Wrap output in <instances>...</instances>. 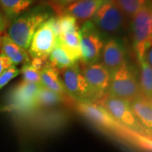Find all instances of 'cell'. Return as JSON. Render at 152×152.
<instances>
[{"mask_svg":"<svg viewBox=\"0 0 152 152\" xmlns=\"http://www.w3.org/2000/svg\"><path fill=\"white\" fill-rule=\"evenodd\" d=\"M53 15V10L48 4L31 7L10 23L8 36L13 42L28 50L37 30Z\"/></svg>","mask_w":152,"mask_h":152,"instance_id":"cell-1","label":"cell"},{"mask_svg":"<svg viewBox=\"0 0 152 152\" xmlns=\"http://www.w3.org/2000/svg\"><path fill=\"white\" fill-rule=\"evenodd\" d=\"M22 128L34 134H50L65 126L69 114L62 108L37 109L21 116H16Z\"/></svg>","mask_w":152,"mask_h":152,"instance_id":"cell-2","label":"cell"},{"mask_svg":"<svg viewBox=\"0 0 152 152\" xmlns=\"http://www.w3.org/2000/svg\"><path fill=\"white\" fill-rule=\"evenodd\" d=\"M73 108L98 129L128 143L132 132L118 124L101 105L95 102H75Z\"/></svg>","mask_w":152,"mask_h":152,"instance_id":"cell-3","label":"cell"},{"mask_svg":"<svg viewBox=\"0 0 152 152\" xmlns=\"http://www.w3.org/2000/svg\"><path fill=\"white\" fill-rule=\"evenodd\" d=\"M104 37H120L129 30V20L115 0H107L91 20Z\"/></svg>","mask_w":152,"mask_h":152,"instance_id":"cell-4","label":"cell"},{"mask_svg":"<svg viewBox=\"0 0 152 152\" xmlns=\"http://www.w3.org/2000/svg\"><path fill=\"white\" fill-rule=\"evenodd\" d=\"M152 0L133 17L129 23L133 49L138 62L145 58L146 52L152 48Z\"/></svg>","mask_w":152,"mask_h":152,"instance_id":"cell-5","label":"cell"},{"mask_svg":"<svg viewBox=\"0 0 152 152\" xmlns=\"http://www.w3.org/2000/svg\"><path fill=\"white\" fill-rule=\"evenodd\" d=\"M107 95L129 102L141 96L138 71L135 68L126 63L114 71Z\"/></svg>","mask_w":152,"mask_h":152,"instance_id":"cell-6","label":"cell"},{"mask_svg":"<svg viewBox=\"0 0 152 152\" xmlns=\"http://www.w3.org/2000/svg\"><path fill=\"white\" fill-rule=\"evenodd\" d=\"M42 84L30 83L22 80L8 92L5 110L15 116H21L37 110L36 100Z\"/></svg>","mask_w":152,"mask_h":152,"instance_id":"cell-7","label":"cell"},{"mask_svg":"<svg viewBox=\"0 0 152 152\" xmlns=\"http://www.w3.org/2000/svg\"><path fill=\"white\" fill-rule=\"evenodd\" d=\"M96 102L106 109L114 119L126 129L138 134L146 135L136 118L129 101L106 95Z\"/></svg>","mask_w":152,"mask_h":152,"instance_id":"cell-8","label":"cell"},{"mask_svg":"<svg viewBox=\"0 0 152 152\" xmlns=\"http://www.w3.org/2000/svg\"><path fill=\"white\" fill-rule=\"evenodd\" d=\"M81 61L85 65L98 63L103 49L106 38L97 30L91 20L82 23L80 28Z\"/></svg>","mask_w":152,"mask_h":152,"instance_id":"cell-9","label":"cell"},{"mask_svg":"<svg viewBox=\"0 0 152 152\" xmlns=\"http://www.w3.org/2000/svg\"><path fill=\"white\" fill-rule=\"evenodd\" d=\"M60 77L66 92L75 102H93L86 80L78 63L59 71Z\"/></svg>","mask_w":152,"mask_h":152,"instance_id":"cell-10","label":"cell"},{"mask_svg":"<svg viewBox=\"0 0 152 152\" xmlns=\"http://www.w3.org/2000/svg\"><path fill=\"white\" fill-rule=\"evenodd\" d=\"M81 69L91 93L93 102H96L107 95L112 74L99 62L88 65L82 64Z\"/></svg>","mask_w":152,"mask_h":152,"instance_id":"cell-11","label":"cell"},{"mask_svg":"<svg viewBox=\"0 0 152 152\" xmlns=\"http://www.w3.org/2000/svg\"><path fill=\"white\" fill-rule=\"evenodd\" d=\"M58 42V39L50 27L48 20L45 21L39 26L33 36L30 48L28 49L30 57L31 58H42L48 59L49 55Z\"/></svg>","mask_w":152,"mask_h":152,"instance_id":"cell-12","label":"cell"},{"mask_svg":"<svg viewBox=\"0 0 152 152\" xmlns=\"http://www.w3.org/2000/svg\"><path fill=\"white\" fill-rule=\"evenodd\" d=\"M101 58L102 65L113 74L125 64L126 48L124 40L121 37H109L106 40Z\"/></svg>","mask_w":152,"mask_h":152,"instance_id":"cell-13","label":"cell"},{"mask_svg":"<svg viewBox=\"0 0 152 152\" xmlns=\"http://www.w3.org/2000/svg\"><path fill=\"white\" fill-rule=\"evenodd\" d=\"M107 0H80L63 8L57 15H69L78 22L91 20Z\"/></svg>","mask_w":152,"mask_h":152,"instance_id":"cell-14","label":"cell"},{"mask_svg":"<svg viewBox=\"0 0 152 152\" xmlns=\"http://www.w3.org/2000/svg\"><path fill=\"white\" fill-rule=\"evenodd\" d=\"M75 103V101L70 96H62L46 88L42 85H41L39 88L36 100L37 109L55 108L59 106H65L69 108H73Z\"/></svg>","mask_w":152,"mask_h":152,"instance_id":"cell-15","label":"cell"},{"mask_svg":"<svg viewBox=\"0 0 152 152\" xmlns=\"http://www.w3.org/2000/svg\"><path fill=\"white\" fill-rule=\"evenodd\" d=\"M129 102L145 134L152 138V100L140 96Z\"/></svg>","mask_w":152,"mask_h":152,"instance_id":"cell-16","label":"cell"},{"mask_svg":"<svg viewBox=\"0 0 152 152\" xmlns=\"http://www.w3.org/2000/svg\"><path fill=\"white\" fill-rule=\"evenodd\" d=\"M1 51L12 61L14 65L27 64L31 63V57L27 50L13 42L8 35L1 37Z\"/></svg>","mask_w":152,"mask_h":152,"instance_id":"cell-17","label":"cell"},{"mask_svg":"<svg viewBox=\"0 0 152 152\" xmlns=\"http://www.w3.org/2000/svg\"><path fill=\"white\" fill-rule=\"evenodd\" d=\"M37 0H0V10L9 23L30 10Z\"/></svg>","mask_w":152,"mask_h":152,"instance_id":"cell-18","label":"cell"},{"mask_svg":"<svg viewBox=\"0 0 152 152\" xmlns=\"http://www.w3.org/2000/svg\"><path fill=\"white\" fill-rule=\"evenodd\" d=\"M42 85L54 92L62 96H69L66 92L60 77L59 71L48 64L40 72Z\"/></svg>","mask_w":152,"mask_h":152,"instance_id":"cell-19","label":"cell"},{"mask_svg":"<svg viewBox=\"0 0 152 152\" xmlns=\"http://www.w3.org/2000/svg\"><path fill=\"white\" fill-rule=\"evenodd\" d=\"M58 42L76 62L81 60L80 30L62 34L58 38Z\"/></svg>","mask_w":152,"mask_h":152,"instance_id":"cell-20","label":"cell"},{"mask_svg":"<svg viewBox=\"0 0 152 152\" xmlns=\"http://www.w3.org/2000/svg\"><path fill=\"white\" fill-rule=\"evenodd\" d=\"M48 60L49 64L58 71L68 69L78 63L69 54V53L61 46L59 42H58L50 53Z\"/></svg>","mask_w":152,"mask_h":152,"instance_id":"cell-21","label":"cell"},{"mask_svg":"<svg viewBox=\"0 0 152 152\" xmlns=\"http://www.w3.org/2000/svg\"><path fill=\"white\" fill-rule=\"evenodd\" d=\"M140 75L139 83L141 96L152 100V69L149 65L146 58L139 61Z\"/></svg>","mask_w":152,"mask_h":152,"instance_id":"cell-22","label":"cell"},{"mask_svg":"<svg viewBox=\"0 0 152 152\" xmlns=\"http://www.w3.org/2000/svg\"><path fill=\"white\" fill-rule=\"evenodd\" d=\"M150 0H115L120 10L125 17L130 20L143 7L146 5Z\"/></svg>","mask_w":152,"mask_h":152,"instance_id":"cell-23","label":"cell"},{"mask_svg":"<svg viewBox=\"0 0 152 152\" xmlns=\"http://www.w3.org/2000/svg\"><path fill=\"white\" fill-rule=\"evenodd\" d=\"M20 73H21L22 77H23V80L30 82V83L42 84L40 72L37 70L35 68H33L30 64H24L22 66Z\"/></svg>","mask_w":152,"mask_h":152,"instance_id":"cell-24","label":"cell"},{"mask_svg":"<svg viewBox=\"0 0 152 152\" xmlns=\"http://www.w3.org/2000/svg\"><path fill=\"white\" fill-rule=\"evenodd\" d=\"M58 16L59 17L61 35L64 33L69 32V31L80 30L79 26H78V21L76 20L75 18H74L69 15H61Z\"/></svg>","mask_w":152,"mask_h":152,"instance_id":"cell-25","label":"cell"},{"mask_svg":"<svg viewBox=\"0 0 152 152\" xmlns=\"http://www.w3.org/2000/svg\"><path fill=\"white\" fill-rule=\"evenodd\" d=\"M20 74V69H19L18 68H16L15 65L12 66L10 69H9L4 73H3L0 75V90L3 89L12 80L16 78Z\"/></svg>","mask_w":152,"mask_h":152,"instance_id":"cell-26","label":"cell"},{"mask_svg":"<svg viewBox=\"0 0 152 152\" xmlns=\"http://www.w3.org/2000/svg\"><path fill=\"white\" fill-rule=\"evenodd\" d=\"M80 0H48V4L51 6L53 10H54L55 13L58 15L63 8L70 5Z\"/></svg>","mask_w":152,"mask_h":152,"instance_id":"cell-27","label":"cell"},{"mask_svg":"<svg viewBox=\"0 0 152 152\" xmlns=\"http://www.w3.org/2000/svg\"><path fill=\"white\" fill-rule=\"evenodd\" d=\"M48 64V59H45V58H33L31 60V63H30V64L39 72L42 70Z\"/></svg>","mask_w":152,"mask_h":152,"instance_id":"cell-28","label":"cell"},{"mask_svg":"<svg viewBox=\"0 0 152 152\" xmlns=\"http://www.w3.org/2000/svg\"><path fill=\"white\" fill-rule=\"evenodd\" d=\"M12 66H14L12 61L6 55L1 53H0V75L9 69H10Z\"/></svg>","mask_w":152,"mask_h":152,"instance_id":"cell-29","label":"cell"},{"mask_svg":"<svg viewBox=\"0 0 152 152\" xmlns=\"http://www.w3.org/2000/svg\"><path fill=\"white\" fill-rule=\"evenodd\" d=\"M9 26V21L7 20L5 16L0 10V34L4 31L6 28Z\"/></svg>","mask_w":152,"mask_h":152,"instance_id":"cell-30","label":"cell"},{"mask_svg":"<svg viewBox=\"0 0 152 152\" xmlns=\"http://www.w3.org/2000/svg\"><path fill=\"white\" fill-rule=\"evenodd\" d=\"M145 58H146L147 62L149 64V65L151 66V68L152 69V48L149 49L146 52V54H145Z\"/></svg>","mask_w":152,"mask_h":152,"instance_id":"cell-31","label":"cell"},{"mask_svg":"<svg viewBox=\"0 0 152 152\" xmlns=\"http://www.w3.org/2000/svg\"><path fill=\"white\" fill-rule=\"evenodd\" d=\"M151 27H152V8H151Z\"/></svg>","mask_w":152,"mask_h":152,"instance_id":"cell-32","label":"cell"},{"mask_svg":"<svg viewBox=\"0 0 152 152\" xmlns=\"http://www.w3.org/2000/svg\"><path fill=\"white\" fill-rule=\"evenodd\" d=\"M0 47H1V37H0Z\"/></svg>","mask_w":152,"mask_h":152,"instance_id":"cell-33","label":"cell"}]
</instances>
